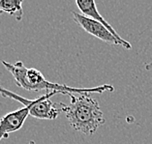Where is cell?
Segmentation results:
<instances>
[{"label": "cell", "mask_w": 152, "mask_h": 144, "mask_svg": "<svg viewBox=\"0 0 152 144\" xmlns=\"http://www.w3.org/2000/svg\"><path fill=\"white\" fill-rule=\"evenodd\" d=\"M69 105L58 104L61 111L65 113L71 127L86 135H91L105 124V117L97 100L91 94H69Z\"/></svg>", "instance_id": "obj_2"}, {"label": "cell", "mask_w": 152, "mask_h": 144, "mask_svg": "<svg viewBox=\"0 0 152 144\" xmlns=\"http://www.w3.org/2000/svg\"><path fill=\"white\" fill-rule=\"evenodd\" d=\"M145 69L147 71H152V62H149V63L145 64Z\"/></svg>", "instance_id": "obj_8"}, {"label": "cell", "mask_w": 152, "mask_h": 144, "mask_svg": "<svg viewBox=\"0 0 152 144\" xmlns=\"http://www.w3.org/2000/svg\"><path fill=\"white\" fill-rule=\"evenodd\" d=\"M56 94H58L57 92L50 91L35 100H28L18 95L15 92L0 86V95L5 98L20 102L24 105L25 108L29 110V114L32 117L41 120H54L60 112H62L61 108H57L58 104H54L50 101V98Z\"/></svg>", "instance_id": "obj_3"}, {"label": "cell", "mask_w": 152, "mask_h": 144, "mask_svg": "<svg viewBox=\"0 0 152 144\" xmlns=\"http://www.w3.org/2000/svg\"><path fill=\"white\" fill-rule=\"evenodd\" d=\"M72 17L73 20L88 34L113 46H120L123 47V44L115 36L113 35L105 25L100 23L99 21L77 12H72Z\"/></svg>", "instance_id": "obj_4"}, {"label": "cell", "mask_w": 152, "mask_h": 144, "mask_svg": "<svg viewBox=\"0 0 152 144\" xmlns=\"http://www.w3.org/2000/svg\"><path fill=\"white\" fill-rule=\"evenodd\" d=\"M28 115H30L29 110L23 108L11 111L0 118V141L3 138H8L12 132L20 130Z\"/></svg>", "instance_id": "obj_5"}, {"label": "cell", "mask_w": 152, "mask_h": 144, "mask_svg": "<svg viewBox=\"0 0 152 144\" xmlns=\"http://www.w3.org/2000/svg\"><path fill=\"white\" fill-rule=\"evenodd\" d=\"M28 144H36V142L34 141V140H30V141L28 142Z\"/></svg>", "instance_id": "obj_9"}, {"label": "cell", "mask_w": 152, "mask_h": 144, "mask_svg": "<svg viewBox=\"0 0 152 144\" xmlns=\"http://www.w3.org/2000/svg\"><path fill=\"white\" fill-rule=\"evenodd\" d=\"M23 0H1L0 1V15L6 13L10 16L16 17L17 20H23Z\"/></svg>", "instance_id": "obj_7"}, {"label": "cell", "mask_w": 152, "mask_h": 144, "mask_svg": "<svg viewBox=\"0 0 152 144\" xmlns=\"http://www.w3.org/2000/svg\"><path fill=\"white\" fill-rule=\"evenodd\" d=\"M1 64L6 70L14 76L17 85L27 91H41L47 90V92L54 91L58 94H93V93H105V92L114 91V87L112 84L92 87V88H76L68 86L66 84H59L50 82L47 80L45 76L39 70L35 68H27L21 61H18L15 64L2 60Z\"/></svg>", "instance_id": "obj_1"}, {"label": "cell", "mask_w": 152, "mask_h": 144, "mask_svg": "<svg viewBox=\"0 0 152 144\" xmlns=\"http://www.w3.org/2000/svg\"><path fill=\"white\" fill-rule=\"evenodd\" d=\"M76 5L77 6V8L80 9L81 14L84 15L90 18H93V20L99 21L100 23H102L103 25L109 29L110 32L112 33L113 35H114L116 38L120 41V42L123 44V47L126 49H132V45L127 41H125L124 39H122L121 37L118 35V33L114 30V28L110 25L107 21L104 18L101 14L99 13V11L97 9V5H96V2L93 0H77L76 1Z\"/></svg>", "instance_id": "obj_6"}]
</instances>
